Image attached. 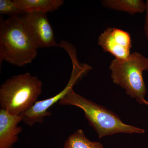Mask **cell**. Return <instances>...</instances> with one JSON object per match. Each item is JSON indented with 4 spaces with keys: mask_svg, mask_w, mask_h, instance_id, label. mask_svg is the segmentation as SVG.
Here are the masks:
<instances>
[{
    "mask_svg": "<svg viewBox=\"0 0 148 148\" xmlns=\"http://www.w3.org/2000/svg\"><path fill=\"white\" fill-rule=\"evenodd\" d=\"M47 14L42 12H27L20 16L26 34L38 49L59 47L56 42L54 32Z\"/></svg>",
    "mask_w": 148,
    "mask_h": 148,
    "instance_id": "obj_6",
    "label": "cell"
},
{
    "mask_svg": "<svg viewBox=\"0 0 148 148\" xmlns=\"http://www.w3.org/2000/svg\"><path fill=\"white\" fill-rule=\"evenodd\" d=\"M38 51L26 34L20 16H9L1 21L0 65L5 61L23 67L34 60Z\"/></svg>",
    "mask_w": 148,
    "mask_h": 148,
    "instance_id": "obj_2",
    "label": "cell"
},
{
    "mask_svg": "<svg viewBox=\"0 0 148 148\" xmlns=\"http://www.w3.org/2000/svg\"><path fill=\"white\" fill-rule=\"evenodd\" d=\"M22 121L20 115L12 114L0 109V148H13L18 141V135L23 128L18 126Z\"/></svg>",
    "mask_w": 148,
    "mask_h": 148,
    "instance_id": "obj_8",
    "label": "cell"
},
{
    "mask_svg": "<svg viewBox=\"0 0 148 148\" xmlns=\"http://www.w3.org/2000/svg\"><path fill=\"white\" fill-rule=\"evenodd\" d=\"M13 1L24 13L53 12L64 3V0H13Z\"/></svg>",
    "mask_w": 148,
    "mask_h": 148,
    "instance_id": "obj_9",
    "label": "cell"
},
{
    "mask_svg": "<svg viewBox=\"0 0 148 148\" xmlns=\"http://www.w3.org/2000/svg\"><path fill=\"white\" fill-rule=\"evenodd\" d=\"M102 5L113 10L124 12L131 15L145 11L146 2L143 0H103Z\"/></svg>",
    "mask_w": 148,
    "mask_h": 148,
    "instance_id": "obj_10",
    "label": "cell"
},
{
    "mask_svg": "<svg viewBox=\"0 0 148 148\" xmlns=\"http://www.w3.org/2000/svg\"><path fill=\"white\" fill-rule=\"evenodd\" d=\"M109 69L114 83L122 88L127 95L142 104L147 91L143 73L148 70V58L135 51L125 60L114 58L111 61Z\"/></svg>",
    "mask_w": 148,
    "mask_h": 148,
    "instance_id": "obj_4",
    "label": "cell"
},
{
    "mask_svg": "<svg viewBox=\"0 0 148 148\" xmlns=\"http://www.w3.org/2000/svg\"><path fill=\"white\" fill-rule=\"evenodd\" d=\"M98 44L103 51L111 53L118 60H125L131 53V36L128 32L118 28H106L98 37Z\"/></svg>",
    "mask_w": 148,
    "mask_h": 148,
    "instance_id": "obj_7",
    "label": "cell"
},
{
    "mask_svg": "<svg viewBox=\"0 0 148 148\" xmlns=\"http://www.w3.org/2000/svg\"><path fill=\"white\" fill-rule=\"evenodd\" d=\"M73 62V71L69 82L62 91L55 96L45 100L37 101L31 108L20 115L24 124L32 127L36 123H42L45 118L50 116L51 113L49 110L64 97L82 78L91 69V67L86 64H80L77 58V56H71Z\"/></svg>",
    "mask_w": 148,
    "mask_h": 148,
    "instance_id": "obj_5",
    "label": "cell"
},
{
    "mask_svg": "<svg viewBox=\"0 0 148 148\" xmlns=\"http://www.w3.org/2000/svg\"><path fill=\"white\" fill-rule=\"evenodd\" d=\"M64 148H104L101 143L88 140L81 129L75 131L67 138Z\"/></svg>",
    "mask_w": 148,
    "mask_h": 148,
    "instance_id": "obj_11",
    "label": "cell"
},
{
    "mask_svg": "<svg viewBox=\"0 0 148 148\" xmlns=\"http://www.w3.org/2000/svg\"><path fill=\"white\" fill-rule=\"evenodd\" d=\"M142 104H144V105H147V106H148V101H146V100L145 99V100L143 101V103H142Z\"/></svg>",
    "mask_w": 148,
    "mask_h": 148,
    "instance_id": "obj_14",
    "label": "cell"
},
{
    "mask_svg": "<svg viewBox=\"0 0 148 148\" xmlns=\"http://www.w3.org/2000/svg\"><path fill=\"white\" fill-rule=\"evenodd\" d=\"M42 88L41 81L29 73L14 76L0 86L1 109L21 114L34 105Z\"/></svg>",
    "mask_w": 148,
    "mask_h": 148,
    "instance_id": "obj_3",
    "label": "cell"
},
{
    "mask_svg": "<svg viewBox=\"0 0 148 148\" xmlns=\"http://www.w3.org/2000/svg\"><path fill=\"white\" fill-rule=\"evenodd\" d=\"M146 7L145 19V26H144V31L147 39L148 42V0L146 1Z\"/></svg>",
    "mask_w": 148,
    "mask_h": 148,
    "instance_id": "obj_13",
    "label": "cell"
},
{
    "mask_svg": "<svg viewBox=\"0 0 148 148\" xmlns=\"http://www.w3.org/2000/svg\"><path fill=\"white\" fill-rule=\"evenodd\" d=\"M16 7L13 1L0 0V14L10 16H19L24 14Z\"/></svg>",
    "mask_w": 148,
    "mask_h": 148,
    "instance_id": "obj_12",
    "label": "cell"
},
{
    "mask_svg": "<svg viewBox=\"0 0 148 148\" xmlns=\"http://www.w3.org/2000/svg\"><path fill=\"white\" fill-rule=\"evenodd\" d=\"M58 103L61 106H75L81 109L89 125L95 130L100 139L119 133L145 132L144 129L123 123L113 112L77 94L73 89Z\"/></svg>",
    "mask_w": 148,
    "mask_h": 148,
    "instance_id": "obj_1",
    "label": "cell"
}]
</instances>
